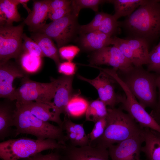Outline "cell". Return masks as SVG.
I'll return each mask as SVG.
<instances>
[{
	"instance_id": "38",
	"label": "cell",
	"mask_w": 160,
	"mask_h": 160,
	"mask_svg": "<svg viewBox=\"0 0 160 160\" xmlns=\"http://www.w3.org/2000/svg\"><path fill=\"white\" fill-rule=\"evenodd\" d=\"M21 160H61L59 152L57 149L54 152L44 155L41 153L30 157Z\"/></svg>"
},
{
	"instance_id": "1",
	"label": "cell",
	"mask_w": 160,
	"mask_h": 160,
	"mask_svg": "<svg viewBox=\"0 0 160 160\" xmlns=\"http://www.w3.org/2000/svg\"><path fill=\"white\" fill-rule=\"evenodd\" d=\"M119 23L126 38L141 39L149 47L160 38V0H146Z\"/></svg>"
},
{
	"instance_id": "31",
	"label": "cell",
	"mask_w": 160,
	"mask_h": 160,
	"mask_svg": "<svg viewBox=\"0 0 160 160\" xmlns=\"http://www.w3.org/2000/svg\"><path fill=\"white\" fill-rule=\"evenodd\" d=\"M119 27V21L113 15L106 13L97 30L112 37Z\"/></svg>"
},
{
	"instance_id": "5",
	"label": "cell",
	"mask_w": 160,
	"mask_h": 160,
	"mask_svg": "<svg viewBox=\"0 0 160 160\" xmlns=\"http://www.w3.org/2000/svg\"><path fill=\"white\" fill-rule=\"evenodd\" d=\"M64 146L51 139L40 140L22 137L10 139L0 143V157L2 160H20L45 150L59 149Z\"/></svg>"
},
{
	"instance_id": "41",
	"label": "cell",
	"mask_w": 160,
	"mask_h": 160,
	"mask_svg": "<svg viewBox=\"0 0 160 160\" xmlns=\"http://www.w3.org/2000/svg\"><path fill=\"white\" fill-rule=\"evenodd\" d=\"M72 2V1L70 0H52L50 5L49 12L69 6L71 4Z\"/></svg>"
},
{
	"instance_id": "22",
	"label": "cell",
	"mask_w": 160,
	"mask_h": 160,
	"mask_svg": "<svg viewBox=\"0 0 160 160\" xmlns=\"http://www.w3.org/2000/svg\"><path fill=\"white\" fill-rule=\"evenodd\" d=\"M31 38L38 44L44 57L52 59L57 65H59V52L51 38L44 33L36 32L31 34Z\"/></svg>"
},
{
	"instance_id": "30",
	"label": "cell",
	"mask_w": 160,
	"mask_h": 160,
	"mask_svg": "<svg viewBox=\"0 0 160 160\" xmlns=\"http://www.w3.org/2000/svg\"><path fill=\"white\" fill-rule=\"evenodd\" d=\"M108 0H72L71 3L72 12L78 17L81 9L90 8L95 12H97L99 5L105 2H108Z\"/></svg>"
},
{
	"instance_id": "26",
	"label": "cell",
	"mask_w": 160,
	"mask_h": 160,
	"mask_svg": "<svg viewBox=\"0 0 160 160\" xmlns=\"http://www.w3.org/2000/svg\"><path fill=\"white\" fill-rule=\"evenodd\" d=\"M111 44L117 47L122 54L135 66H141L143 63L128 44L125 39L112 37Z\"/></svg>"
},
{
	"instance_id": "32",
	"label": "cell",
	"mask_w": 160,
	"mask_h": 160,
	"mask_svg": "<svg viewBox=\"0 0 160 160\" xmlns=\"http://www.w3.org/2000/svg\"><path fill=\"white\" fill-rule=\"evenodd\" d=\"M147 70L160 75V41L149 52Z\"/></svg>"
},
{
	"instance_id": "18",
	"label": "cell",
	"mask_w": 160,
	"mask_h": 160,
	"mask_svg": "<svg viewBox=\"0 0 160 160\" xmlns=\"http://www.w3.org/2000/svg\"><path fill=\"white\" fill-rule=\"evenodd\" d=\"M62 128L66 133L67 143L75 147L89 145V140L85 133L83 124L73 122L65 116Z\"/></svg>"
},
{
	"instance_id": "12",
	"label": "cell",
	"mask_w": 160,
	"mask_h": 160,
	"mask_svg": "<svg viewBox=\"0 0 160 160\" xmlns=\"http://www.w3.org/2000/svg\"><path fill=\"white\" fill-rule=\"evenodd\" d=\"M144 142L143 133L119 143L111 145L108 148L111 160H142L140 153Z\"/></svg>"
},
{
	"instance_id": "4",
	"label": "cell",
	"mask_w": 160,
	"mask_h": 160,
	"mask_svg": "<svg viewBox=\"0 0 160 160\" xmlns=\"http://www.w3.org/2000/svg\"><path fill=\"white\" fill-rule=\"evenodd\" d=\"M117 73L139 102L145 108L153 109L157 100L156 80L159 75L133 66L128 71Z\"/></svg>"
},
{
	"instance_id": "11",
	"label": "cell",
	"mask_w": 160,
	"mask_h": 160,
	"mask_svg": "<svg viewBox=\"0 0 160 160\" xmlns=\"http://www.w3.org/2000/svg\"><path fill=\"white\" fill-rule=\"evenodd\" d=\"M57 150L61 160H109L108 149L99 147H75L66 143Z\"/></svg>"
},
{
	"instance_id": "23",
	"label": "cell",
	"mask_w": 160,
	"mask_h": 160,
	"mask_svg": "<svg viewBox=\"0 0 160 160\" xmlns=\"http://www.w3.org/2000/svg\"><path fill=\"white\" fill-rule=\"evenodd\" d=\"M17 0H0V25H12L21 20L17 6Z\"/></svg>"
},
{
	"instance_id": "40",
	"label": "cell",
	"mask_w": 160,
	"mask_h": 160,
	"mask_svg": "<svg viewBox=\"0 0 160 160\" xmlns=\"http://www.w3.org/2000/svg\"><path fill=\"white\" fill-rule=\"evenodd\" d=\"M157 90V103L155 108L152 110L150 113L156 121L160 120V75H159L156 80Z\"/></svg>"
},
{
	"instance_id": "9",
	"label": "cell",
	"mask_w": 160,
	"mask_h": 160,
	"mask_svg": "<svg viewBox=\"0 0 160 160\" xmlns=\"http://www.w3.org/2000/svg\"><path fill=\"white\" fill-rule=\"evenodd\" d=\"M77 17L71 12L59 19L45 24L36 32L49 37L60 48L68 42L74 35L77 28Z\"/></svg>"
},
{
	"instance_id": "17",
	"label": "cell",
	"mask_w": 160,
	"mask_h": 160,
	"mask_svg": "<svg viewBox=\"0 0 160 160\" xmlns=\"http://www.w3.org/2000/svg\"><path fill=\"white\" fill-rule=\"evenodd\" d=\"M51 1H33V9L24 21L30 31L35 32L45 24Z\"/></svg>"
},
{
	"instance_id": "13",
	"label": "cell",
	"mask_w": 160,
	"mask_h": 160,
	"mask_svg": "<svg viewBox=\"0 0 160 160\" xmlns=\"http://www.w3.org/2000/svg\"><path fill=\"white\" fill-rule=\"evenodd\" d=\"M19 66L9 60L0 65V97L12 101L16 100L15 89L13 83L16 78L27 76Z\"/></svg>"
},
{
	"instance_id": "24",
	"label": "cell",
	"mask_w": 160,
	"mask_h": 160,
	"mask_svg": "<svg viewBox=\"0 0 160 160\" xmlns=\"http://www.w3.org/2000/svg\"><path fill=\"white\" fill-rule=\"evenodd\" d=\"M146 0H112L108 2L113 4L114 6L115 13L113 15L116 20L120 18L127 17L132 14Z\"/></svg>"
},
{
	"instance_id": "2",
	"label": "cell",
	"mask_w": 160,
	"mask_h": 160,
	"mask_svg": "<svg viewBox=\"0 0 160 160\" xmlns=\"http://www.w3.org/2000/svg\"><path fill=\"white\" fill-rule=\"evenodd\" d=\"M107 125L103 135L90 145L108 149L111 145L142 134L144 128L120 108H107Z\"/></svg>"
},
{
	"instance_id": "21",
	"label": "cell",
	"mask_w": 160,
	"mask_h": 160,
	"mask_svg": "<svg viewBox=\"0 0 160 160\" xmlns=\"http://www.w3.org/2000/svg\"><path fill=\"white\" fill-rule=\"evenodd\" d=\"M112 37L97 30L83 35L81 43L85 48L97 50L111 44Z\"/></svg>"
},
{
	"instance_id": "16",
	"label": "cell",
	"mask_w": 160,
	"mask_h": 160,
	"mask_svg": "<svg viewBox=\"0 0 160 160\" xmlns=\"http://www.w3.org/2000/svg\"><path fill=\"white\" fill-rule=\"evenodd\" d=\"M13 101L7 99L0 104V140H3L9 137H15V118L16 105Z\"/></svg>"
},
{
	"instance_id": "39",
	"label": "cell",
	"mask_w": 160,
	"mask_h": 160,
	"mask_svg": "<svg viewBox=\"0 0 160 160\" xmlns=\"http://www.w3.org/2000/svg\"><path fill=\"white\" fill-rule=\"evenodd\" d=\"M71 4L49 12L48 17L52 21L59 19L72 12Z\"/></svg>"
},
{
	"instance_id": "28",
	"label": "cell",
	"mask_w": 160,
	"mask_h": 160,
	"mask_svg": "<svg viewBox=\"0 0 160 160\" xmlns=\"http://www.w3.org/2000/svg\"><path fill=\"white\" fill-rule=\"evenodd\" d=\"M125 39L143 64L146 65L149 52L148 45L143 40L137 39L126 38Z\"/></svg>"
},
{
	"instance_id": "20",
	"label": "cell",
	"mask_w": 160,
	"mask_h": 160,
	"mask_svg": "<svg viewBox=\"0 0 160 160\" xmlns=\"http://www.w3.org/2000/svg\"><path fill=\"white\" fill-rule=\"evenodd\" d=\"M31 113L39 119L46 122L52 121L56 123L62 128L63 121L58 118L53 110V106L44 103L32 101L23 104Z\"/></svg>"
},
{
	"instance_id": "42",
	"label": "cell",
	"mask_w": 160,
	"mask_h": 160,
	"mask_svg": "<svg viewBox=\"0 0 160 160\" xmlns=\"http://www.w3.org/2000/svg\"><path fill=\"white\" fill-rule=\"evenodd\" d=\"M17 1L20 4L23 5V7L27 10L29 13L31 12V11L28 7L27 5V3L29 1V0H17Z\"/></svg>"
},
{
	"instance_id": "10",
	"label": "cell",
	"mask_w": 160,
	"mask_h": 160,
	"mask_svg": "<svg viewBox=\"0 0 160 160\" xmlns=\"http://www.w3.org/2000/svg\"><path fill=\"white\" fill-rule=\"evenodd\" d=\"M90 64L111 66L117 71H128L134 65L116 47L107 46L96 50L91 56Z\"/></svg>"
},
{
	"instance_id": "33",
	"label": "cell",
	"mask_w": 160,
	"mask_h": 160,
	"mask_svg": "<svg viewBox=\"0 0 160 160\" xmlns=\"http://www.w3.org/2000/svg\"><path fill=\"white\" fill-rule=\"evenodd\" d=\"M23 40L22 44V52L28 53L30 55L41 57L44 56L38 44L31 38L23 33L22 36Z\"/></svg>"
},
{
	"instance_id": "14",
	"label": "cell",
	"mask_w": 160,
	"mask_h": 160,
	"mask_svg": "<svg viewBox=\"0 0 160 160\" xmlns=\"http://www.w3.org/2000/svg\"><path fill=\"white\" fill-rule=\"evenodd\" d=\"M100 71L98 75L93 79H88L80 75H78V77L93 86L97 91L99 99L106 106L114 108L118 103L117 95L115 92L113 84L114 80L105 72Z\"/></svg>"
},
{
	"instance_id": "34",
	"label": "cell",
	"mask_w": 160,
	"mask_h": 160,
	"mask_svg": "<svg viewBox=\"0 0 160 160\" xmlns=\"http://www.w3.org/2000/svg\"><path fill=\"white\" fill-rule=\"evenodd\" d=\"M106 14V13L102 12L97 13L90 23L79 27V33L84 35L97 30Z\"/></svg>"
},
{
	"instance_id": "7",
	"label": "cell",
	"mask_w": 160,
	"mask_h": 160,
	"mask_svg": "<svg viewBox=\"0 0 160 160\" xmlns=\"http://www.w3.org/2000/svg\"><path fill=\"white\" fill-rule=\"evenodd\" d=\"M20 86L15 89L17 103L23 104L35 101L45 103L52 106L53 99L57 84V79L49 83L34 81L26 76Z\"/></svg>"
},
{
	"instance_id": "43",
	"label": "cell",
	"mask_w": 160,
	"mask_h": 160,
	"mask_svg": "<svg viewBox=\"0 0 160 160\" xmlns=\"http://www.w3.org/2000/svg\"><path fill=\"white\" fill-rule=\"evenodd\" d=\"M157 122L159 124L160 126V120L157 121Z\"/></svg>"
},
{
	"instance_id": "3",
	"label": "cell",
	"mask_w": 160,
	"mask_h": 160,
	"mask_svg": "<svg viewBox=\"0 0 160 160\" xmlns=\"http://www.w3.org/2000/svg\"><path fill=\"white\" fill-rule=\"evenodd\" d=\"M16 104L15 137L20 134H30L39 140L51 139L60 144H65L67 139L61 127L39 119L25 105L16 102Z\"/></svg>"
},
{
	"instance_id": "25",
	"label": "cell",
	"mask_w": 160,
	"mask_h": 160,
	"mask_svg": "<svg viewBox=\"0 0 160 160\" xmlns=\"http://www.w3.org/2000/svg\"><path fill=\"white\" fill-rule=\"evenodd\" d=\"M106 105L99 99L89 103L85 113V120L95 122L98 120L106 117L108 114Z\"/></svg>"
},
{
	"instance_id": "19",
	"label": "cell",
	"mask_w": 160,
	"mask_h": 160,
	"mask_svg": "<svg viewBox=\"0 0 160 160\" xmlns=\"http://www.w3.org/2000/svg\"><path fill=\"white\" fill-rule=\"evenodd\" d=\"M144 142L141 152L147 160H160V133L150 128H144Z\"/></svg>"
},
{
	"instance_id": "6",
	"label": "cell",
	"mask_w": 160,
	"mask_h": 160,
	"mask_svg": "<svg viewBox=\"0 0 160 160\" xmlns=\"http://www.w3.org/2000/svg\"><path fill=\"white\" fill-rule=\"evenodd\" d=\"M106 73L121 87L124 95H117L118 103L120 108L127 112L142 128H148L160 133V126L154 119L139 102L127 86L119 76L117 71L108 69Z\"/></svg>"
},
{
	"instance_id": "36",
	"label": "cell",
	"mask_w": 160,
	"mask_h": 160,
	"mask_svg": "<svg viewBox=\"0 0 160 160\" xmlns=\"http://www.w3.org/2000/svg\"><path fill=\"white\" fill-rule=\"evenodd\" d=\"M80 51V49L74 45L64 46L59 48L58 52L63 59L71 61Z\"/></svg>"
},
{
	"instance_id": "35",
	"label": "cell",
	"mask_w": 160,
	"mask_h": 160,
	"mask_svg": "<svg viewBox=\"0 0 160 160\" xmlns=\"http://www.w3.org/2000/svg\"><path fill=\"white\" fill-rule=\"evenodd\" d=\"M106 117L102 118L95 122L91 132L87 135L89 141V145L93 142L101 137L104 133L107 125Z\"/></svg>"
},
{
	"instance_id": "27",
	"label": "cell",
	"mask_w": 160,
	"mask_h": 160,
	"mask_svg": "<svg viewBox=\"0 0 160 160\" xmlns=\"http://www.w3.org/2000/svg\"><path fill=\"white\" fill-rule=\"evenodd\" d=\"M41 58L23 52L17 60L25 72L33 73L36 72L40 68L41 64Z\"/></svg>"
},
{
	"instance_id": "29",
	"label": "cell",
	"mask_w": 160,
	"mask_h": 160,
	"mask_svg": "<svg viewBox=\"0 0 160 160\" xmlns=\"http://www.w3.org/2000/svg\"><path fill=\"white\" fill-rule=\"evenodd\" d=\"M88 104L87 101L80 97H72L67 106L65 115L68 116H80L86 113Z\"/></svg>"
},
{
	"instance_id": "15",
	"label": "cell",
	"mask_w": 160,
	"mask_h": 160,
	"mask_svg": "<svg viewBox=\"0 0 160 160\" xmlns=\"http://www.w3.org/2000/svg\"><path fill=\"white\" fill-rule=\"evenodd\" d=\"M57 84L52 102L53 111L59 118L66 113L68 105L72 97L73 77L63 76L57 79Z\"/></svg>"
},
{
	"instance_id": "37",
	"label": "cell",
	"mask_w": 160,
	"mask_h": 160,
	"mask_svg": "<svg viewBox=\"0 0 160 160\" xmlns=\"http://www.w3.org/2000/svg\"><path fill=\"white\" fill-rule=\"evenodd\" d=\"M58 66L59 72L65 76H72L75 73L76 65L71 61H67L60 63Z\"/></svg>"
},
{
	"instance_id": "8",
	"label": "cell",
	"mask_w": 160,
	"mask_h": 160,
	"mask_svg": "<svg viewBox=\"0 0 160 160\" xmlns=\"http://www.w3.org/2000/svg\"><path fill=\"white\" fill-rule=\"evenodd\" d=\"M24 24L0 25V65L12 58L17 60L22 52Z\"/></svg>"
}]
</instances>
